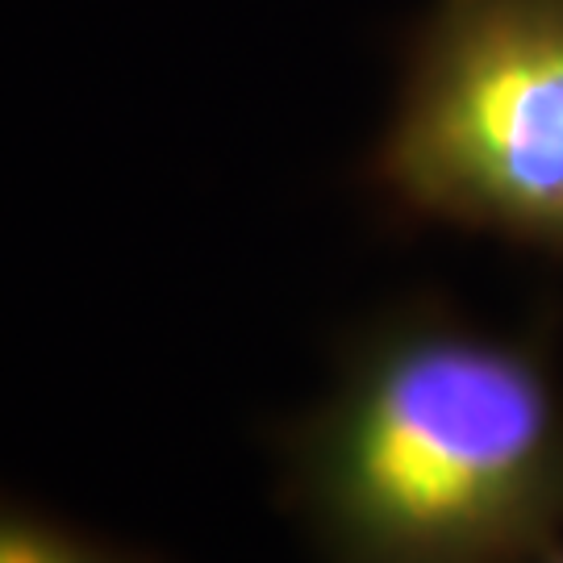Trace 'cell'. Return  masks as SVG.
<instances>
[{"label":"cell","mask_w":563,"mask_h":563,"mask_svg":"<svg viewBox=\"0 0 563 563\" xmlns=\"http://www.w3.org/2000/svg\"><path fill=\"white\" fill-rule=\"evenodd\" d=\"M363 188L401 225L563 260V0H430Z\"/></svg>","instance_id":"7a4b0ae2"},{"label":"cell","mask_w":563,"mask_h":563,"mask_svg":"<svg viewBox=\"0 0 563 563\" xmlns=\"http://www.w3.org/2000/svg\"><path fill=\"white\" fill-rule=\"evenodd\" d=\"M530 563H563V539H560L555 547H547L543 555H534Z\"/></svg>","instance_id":"277c9868"},{"label":"cell","mask_w":563,"mask_h":563,"mask_svg":"<svg viewBox=\"0 0 563 563\" xmlns=\"http://www.w3.org/2000/svg\"><path fill=\"white\" fill-rule=\"evenodd\" d=\"M0 563H159L59 514L0 493Z\"/></svg>","instance_id":"3957f363"},{"label":"cell","mask_w":563,"mask_h":563,"mask_svg":"<svg viewBox=\"0 0 563 563\" xmlns=\"http://www.w3.org/2000/svg\"><path fill=\"white\" fill-rule=\"evenodd\" d=\"M280 451L322 563H530L563 539L555 351L451 305L363 322Z\"/></svg>","instance_id":"6da1fadb"}]
</instances>
